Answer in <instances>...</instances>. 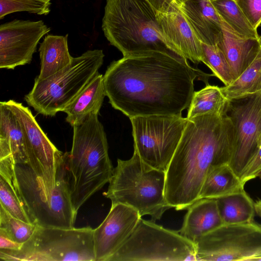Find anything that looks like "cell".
<instances>
[{
  "label": "cell",
  "instance_id": "1",
  "mask_svg": "<svg viewBox=\"0 0 261 261\" xmlns=\"http://www.w3.org/2000/svg\"><path fill=\"white\" fill-rule=\"evenodd\" d=\"M209 75L177 54L152 51L113 61L103 75L106 95L116 110L138 116L181 115L198 77Z\"/></svg>",
  "mask_w": 261,
  "mask_h": 261
},
{
  "label": "cell",
  "instance_id": "2",
  "mask_svg": "<svg viewBox=\"0 0 261 261\" xmlns=\"http://www.w3.org/2000/svg\"><path fill=\"white\" fill-rule=\"evenodd\" d=\"M227 113H207L187 119L166 171V199L176 210L187 209L199 199L203 181L212 169L229 164L235 133Z\"/></svg>",
  "mask_w": 261,
  "mask_h": 261
},
{
  "label": "cell",
  "instance_id": "3",
  "mask_svg": "<svg viewBox=\"0 0 261 261\" xmlns=\"http://www.w3.org/2000/svg\"><path fill=\"white\" fill-rule=\"evenodd\" d=\"M98 114L91 113L73 126L71 151L67 157V181L76 213L84 203L111 178L114 168L108 144Z\"/></svg>",
  "mask_w": 261,
  "mask_h": 261
},
{
  "label": "cell",
  "instance_id": "4",
  "mask_svg": "<svg viewBox=\"0 0 261 261\" xmlns=\"http://www.w3.org/2000/svg\"><path fill=\"white\" fill-rule=\"evenodd\" d=\"M101 27L123 57L152 51L177 54L167 44L148 0H107Z\"/></svg>",
  "mask_w": 261,
  "mask_h": 261
},
{
  "label": "cell",
  "instance_id": "5",
  "mask_svg": "<svg viewBox=\"0 0 261 261\" xmlns=\"http://www.w3.org/2000/svg\"><path fill=\"white\" fill-rule=\"evenodd\" d=\"M68 152L63 153L58 166L56 185L50 188L28 164H15L12 183L33 223L46 227L72 228L77 213L68 190Z\"/></svg>",
  "mask_w": 261,
  "mask_h": 261
},
{
  "label": "cell",
  "instance_id": "6",
  "mask_svg": "<svg viewBox=\"0 0 261 261\" xmlns=\"http://www.w3.org/2000/svg\"><path fill=\"white\" fill-rule=\"evenodd\" d=\"M109 183L104 195L112 204L129 206L154 222L171 208L165 196L166 172L146 164L135 150L130 159L117 160Z\"/></svg>",
  "mask_w": 261,
  "mask_h": 261
},
{
  "label": "cell",
  "instance_id": "7",
  "mask_svg": "<svg viewBox=\"0 0 261 261\" xmlns=\"http://www.w3.org/2000/svg\"><path fill=\"white\" fill-rule=\"evenodd\" d=\"M104 57L101 49L88 50L55 75L43 80L35 79L32 90L24 97L25 101L45 116L63 112L98 73Z\"/></svg>",
  "mask_w": 261,
  "mask_h": 261
},
{
  "label": "cell",
  "instance_id": "8",
  "mask_svg": "<svg viewBox=\"0 0 261 261\" xmlns=\"http://www.w3.org/2000/svg\"><path fill=\"white\" fill-rule=\"evenodd\" d=\"M94 229L42 227L18 250L0 249L6 261H95Z\"/></svg>",
  "mask_w": 261,
  "mask_h": 261
},
{
  "label": "cell",
  "instance_id": "9",
  "mask_svg": "<svg viewBox=\"0 0 261 261\" xmlns=\"http://www.w3.org/2000/svg\"><path fill=\"white\" fill-rule=\"evenodd\" d=\"M196 260L195 246L179 231L140 218L134 230L109 261Z\"/></svg>",
  "mask_w": 261,
  "mask_h": 261
},
{
  "label": "cell",
  "instance_id": "10",
  "mask_svg": "<svg viewBox=\"0 0 261 261\" xmlns=\"http://www.w3.org/2000/svg\"><path fill=\"white\" fill-rule=\"evenodd\" d=\"M134 150L150 166L166 171L187 122L181 115L132 117Z\"/></svg>",
  "mask_w": 261,
  "mask_h": 261
},
{
  "label": "cell",
  "instance_id": "11",
  "mask_svg": "<svg viewBox=\"0 0 261 261\" xmlns=\"http://www.w3.org/2000/svg\"><path fill=\"white\" fill-rule=\"evenodd\" d=\"M196 260L255 261L261 256V225H225L195 244Z\"/></svg>",
  "mask_w": 261,
  "mask_h": 261
},
{
  "label": "cell",
  "instance_id": "12",
  "mask_svg": "<svg viewBox=\"0 0 261 261\" xmlns=\"http://www.w3.org/2000/svg\"><path fill=\"white\" fill-rule=\"evenodd\" d=\"M7 102L22 130L28 165L48 187H55L58 166L63 152L58 150L50 141L28 107L11 99Z\"/></svg>",
  "mask_w": 261,
  "mask_h": 261
},
{
  "label": "cell",
  "instance_id": "13",
  "mask_svg": "<svg viewBox=\"0 0 261 261\" xmlns=\"http://www.w3.org/2000/svg\"><path fill=\"white\" fill-rule=\"evenodd\" d=\"M246 99L229 108L235 140L229 165L240 179L259 148L261 136V92Z\"/></svg>",
  "mask_w": 261,
  "mask_h": 261
},
{
  "label": "cell",
  "instance_id": "14",
  "mask_svg": "<svg viewBox=\"0 0 261 261\" xmlns=\"http://www.w3.org/2000/svg\"><path fill=\"white\" fill-rule=\"evenodd\" d=\"M50 31L42 20L15 19L0 25V68L30 64L40 39Z\"/></svg>",
  "mask_w": 261,
  "mask_h": 261
},
{
  "label": "cell",
  "instance_id": "15",
  "mask_svg": "<svg viewBox=\"0 0 261 261\" xmlns=\"http://www.w3.org/2000/svg\"><path fill=\"white\" fill-rule=\"evenodd\" d=\"M141 216L135 209L112 204L102 223L94 229L95 261H109L130 235Z\"/></svg>",
  "mask_w": 261,
  "mask_h": 261
},
{
  "label": "cell",
  "instance_id": "16",
  "mask_svg": "<svg viewBox=\"0 0 261 261\" xmlns=\"http://www.w3.org/2000/svg\"><path fill=\"white\" fill-rule=\"evenodd\" d=\"M161 32L168 47L180 57L198 64L202 61L201 42L174 2L165 13L157 14Z\"/></svg>",
  "mask_w": 261,
  "mask_h": 261
},
{
  "label": "cell",
  "instance_id": "17",
  "mask_svg": "<svg viewBox=\"0 0 261 261\" xmlns=\"http://www.w3.org/2000/svg\"><path fill=\"white\" fill-rule=\"evenodd\" d=\"M180 7L202 43L216 45L219 42L222 21L210 0H186Z\"/></svg>",
  "mask_w": 261,
  "mask_h": 261
},
{
  "label": "cell",
  "instance_id": "18",
  "mask_svg": "<svg viewBox=\"0 0 261 261\" xmlns=\"http://www.w3.org/2000/svg\"><path fill=\"white\" fill-rule=\"evenodd\" d=\"M221 21L222 34L217 44L223 51L235 80L257 56L261 48V37H241Z\"/></svg>",
  "mask_w": 261,
  "mask_h": 261
},
{
  "label": "cell",
  "instance_id": "19",
  "mask_svg": "<svg viewBox=\"0 0 261 261\" xmlns=\"http://www.w3.org/2000/svg\"><path fill=\"white\" fill-rule=\"evenodd\" d=\"M187 210L178 231L194 245L200 237L223 225L215 198L199 199Z\"/></svg>",
  "mask_w": 261,
  "mask_h": 261
},
{
  "label": "cell",
  "instance_id": "20",
  "mask_svg": "<svg viewBox=\"0 0 261 261\" xmlns=\"http://www.w3.org/2000/svg\"><path fill=\"white\" fill-rule=\"evenodd\" d=\"M28 164L25 143L20 123L7 101L0 102V161Z\"/></svg>",
  "mask_w": 261,
  "mask_h": 261
},
{
  "label": "cell",
  "instance_id": "21",
  "mask_svg": "<svg viewBox=\"0 0 261 261\" xmlns=\"http://www.w3.org/2000/svg\"><path fill=\"white\" fill-rule=\"evenodd\" d=\"M103 75L99 72L81 93L63 110L66 121L73 126L91 113H99L106 96Z\"/></svg>",
  "mask_w": 261,
  "mask_h": 261
},
{
  "label": "cell",
  "instance_id": "22",
  "mask_svg": "<svg viewBox=\"0 0 261 261\" xmlns=\"http://www.w3.org/2000/svg\"><path fill=\"white\" fill-rule=\"evenodd\" d=\"M68 34L65 36L48 35L39 48L41 68L38 80L47 79L69 66L72 63L68 47Z\"/></svg>",
  "mask_w": 261,
  "mask_h": 261
},
{
  "label": "cell",
  "instance_id": "23",
  "mask_svg": "<svg viewBox=\"0 0 261 261\" xmlns=\"http://www.w3.org/2000/svg\"><path fill=\"white\" fill-rule=\"evenodd\" d=\"M215 199L223 224L253 222L254 203L244 189Z\"/></svg>",
  "mask_w": 261,
  "mask_h": 261
},
{
  "label": "cell",
  "instance_id": "24",
  "mask_svg": "<svg viewBox=\"0 0 261 261\" xmlns=\"http://www.w3.org/2000/svg\"><path fill=\"white\" fill-rule=\"evenodd\" d=\"M244 185L228 164L217 166L207 174L199 199L216 198L243 190Z\"/></svg>",
  "mask_w": 261,
  "mask_h": 261
},
{
  "label": "cell",
  "instance_id": "25",
  "mask_svg": "<svg viewBox=\"0 0 261 261\" xmlns=\"http://www.w3.org/2000/svg\"><path fill=\"white\" fill-rule=\"evenodd\" d=\"M230 101L246 99L261 92V48L244 72L231 84L221 87Z\"/></svg>",
  "mask_w": 261,
  "mask_h": 261
},
{
  "label": "cell",
  "instance_id": "26",
  "mask_svg": "<svg viewBox=\"0 0 261 261\" xmlns=\"http://www.w3.org/2000/svg\"><path fill=\"white\" fill-rule=\"evenodd\" d=\"M231 102L224 95L221 87L207 84L200 90L194 91L187 118L207 113L227 112Z\"/></svg>",
  "mask_w": 261,
  "mask_h": 261
},
{
  "label": "cell",
  "instance_id": "27",
  "mask_svg": "<svg viewBox=\"0 0 261 261\" xmlns=\"http://www.w3.org/2000/svg\"><path fill=\"white\" fill-rule=\"evenodd\" d=\"M221 19L237 35L247 38L261 37L234 0H210Z\"/></svg>",
  "mask_w": 261,
  "mask_h": 261
},
{
  "label": "cell",
  "instance_id": "28",
  "mask_svg": "<svg viewBox=\"0 0 261 261\" xmlns=\"http://www.w3.org/2000/svg\"><path fill=\"white\" fill-rule=\"evenodd\" d=\"M202 61L225 86L231 84L234 77L226 57L217 44L208 45L201 42Z\"/></svg>",
  "mask_w": 261,
  "mask_h": 261
},
{
  "label": "cell",
  "instance_id": "29",
  "mask_svg": "<svg viewBox=\"0 0 261 261\" xmlns=\"http://www.w3.org/2000/svg\"><path fill=\"white\" fill-rule=\"evenodd\" d=\"M36 224L28 223L10 214L3 207L0 208V232L12 240L23 244L33 234Z\"/></svg>",
  "mask_w": 261,
  "mask_h": 261
},
{
  "label": "cell",
  "instance_id": "30",
  "mask_svg": "<svg viewBox=\"0 0 261 261\" xmlns=\"http://www.w3.org/2000/svg\"><path fill=\"white\" fill-rule=\"evenodd\" d=\"M0 203L12 216L28 223H33L14 189L13 183L0 176Z\"/></svg>",
  "mask_w": 261,
  "mask_h": 261
},
{
  "label": "cell",
  "instance_id": "31",
  "mask_svg": "<svg viewBox=\"0 0 261 261\" xmlns=\"http://www.w3.org/2000/svg\"><path fill=\"white\" fill-rule=\"evenodd\" d=\"M51 4L50 0H0V19L22 11L46 15L50 11Z\"/></svg>",
  "mask_w": 261,
  "mask_h": 261
},
{
  "label": "cell",
  "instance_id": "32",
  "mask_svg": "<svg viewBox=\"0 0 261 261\" xmlns=\"http://www.w3.org/2000/svg\"><path fill=\"white\" fill-rule=\"evenodd\" d=\"M256 30L261 24V0H234Z\"/></svg>",
  "mask_w": 261,
  "mask_h": 261
},
{
  "label": "cell",
  "instance_id": "33",
  "mask_svg": "<svg viewBox=\"0 0 261 261\" xmlns=\"http://www.w3.org/2000/svg\"><path fill=\"white\" fill-rule=\"evenodd\" d=\"M261 170V147L253 157L241 179L243 184L257 177L258 173Z\"/></svg>",
  "mask_w": 261,
  "mask_h": 261
},
{
  "label": "cell",
  "instance_id": "34",
  "mask_svg": "<svg viewBox=\"0 0 261 261\" xmlns=\"http://www.w3.org/2000/svg\"><path fill=\"white\" fill-rule=\"evenodd\" d=\"M22 244L16 242L2 232H0V249L9 250H19Z\"/></svg>",
  "mask_w": 261,
  "mask_h": 261
},
{
  "label": "cell",
  "instance_id": "35",
  "mask_svg": "<svg viewBox=\"0 0 261 261\" xmlns=\"http://www.w3.org/2000/svg\"><path fill=\"white\" fill-rule=\"evenodd\" d=\"M156 14L166 12L175 2L174 0H148Z\"/></svg>",
  "mask_w": 261,
  "mask_h": 261
},
{
  "label": "cell",
  "instance_id": "36",
  "mask_svg": "<svg viewBox=\"0 0 261 261\" xmlns=\"http://www.w3.org/2000/svg\"><path fill=\"white\" fill-rule=\"evenodd\" d=\"M255 212L261 217V200L257 201L254 203Z\"/></svg>",
  "mask_w": 261,
  "mask_h": 261
},
{
  "label": "cell",
  "instance_id": "37",
  "mask_svg": "<svg viewBox=\"0 0 261 261\" xmlns=\"http://www.w3.org/2000/svg\"><path fill=\"white\" fill-rule=\"evenodd\" d=\"M186 0H174L175 2L179 6Z\"/></svg>",
  "mask_w": 261,
  "mask_h": 261
},
{
  "label": "cell",
  "instance_id": "38",
  "mask_svg": "<svg viewBox=\"0 0 261 261\" xmlns=\"http://www.w3.org/2000/svg\"><path fill=\"white\" fill-rule=\"evenodd\" d=\"M257 177H259L261 179V170L258 173Z\"/></svg>",
  "mask_w": 261,
  "mask_h": 261
},
{
  "label": "cell",
  "instance_id": "39",
  "mask_svg": "<svg viewBox=\"0 0 261 261\" xmlns=\"http://www.w3.org/2000/svg\"><path fill=\"white\" fill-rule=\"evenodd\" d=\"M261 147V136H260V140H259V148H260Z\"/></svg>",
  "mask_w": 261,
  "mask_h": 261
},
{
  "label": "cell",
  "instance_id": "40",
  "mask_svg": "<svg viewBox=\"0 0 261 261\" xmlns=\"http://www.w3.org/2000/svg\"><path fill=\"white\" fill-rule=\"evenodd\" d=\"M257 260H261V256H260V257H258L257 258H256L255 261H257Z\"/></svg>",
  "mask_w": 261,
  "mask_h": 261
}]
</instances>
